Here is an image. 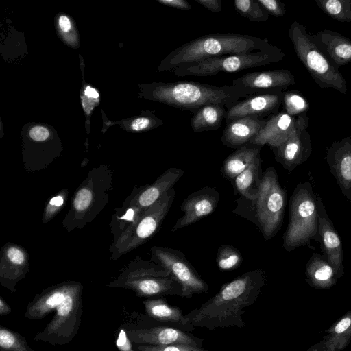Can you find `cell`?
<instances>
[{
    "label": "cell",
    "mask_w": 351,
    "mask_h": 351,
    "mask_svg": "<svg viewBox=\"0 0 351 351\" xmlns=\"http://www.w3.org/2000/svg\"><path fill=\"white\" fill-rule=\"evenodd\" d=\"M306 273L313 281L328 283L334 280L335 271L324 256L313 253L306 263Z\"/></svg>",
    "instance_id": "cell-28"
},
{
    "label": "cell",
    "mask_w": 351,
    "mask_h": 351,
    "mask_svg": "<svg viewBox=\"0 0 351 351\" xmlns=\"http://www.w3.org/2000/svg\"><path fill=\"white\" fill-rule=\"evenodd\" d=\"M234 5L237 12L252 22H265L269 14L257 0H235Z\"/></svg>",
    "instance_id": "cell-32"
},
{
    "label": "cell",
    "mask_w": 351,
    "mask_h": 351,
    "mask_svg": "<svg viewBox=\"0 0 351 351\" xmlns=\"http://www.w3.org/2000/svg\"><path fill=\"white\" fill-rule=\"evenodd\" d=\"M12 311L11 307L8 304L6 301L0 297V315L1 317L9 315Z\"/></svg>",
    "instance_id": "cell-44"
},
{
    "label": "cell",
    "mask_w": 351,
    "mask_h": 351,
    "mask_svg": "<svg viewBox=\"0 0 351 351\" xmlns=\"http://www.w3.org/2000/svg\"><path fill=\"white\" fill-rule=\"evenodd\" d=\"M58 21L60 27L63 32H66L71 29V23L67 16H61Z\"/></svg>",
    "instance_id": "cell-45"
},
{
    "label": "cell",
    "mask_w": 351,
    "mask_h": 351,
    "mask_svg": "<svg viewBox=\"0 0 351 351\" xmlns=\"http://www.w3.org/2000/svg\"><path fill=\"white\" fill-rule=\"evenodd\" d=\"M219 197V193L209 186L189 194L180 207L183 215L177 220L171 231L185 228L213 213L217 207Z\"/></svg>",
    "instance_id": "cell-13"
},
{
    "label": "cell",
    "mask_w": 351,
    "mask_h": 351,
    "mask_svg": "<svg viewBox=\"0 0 351 351\" xmlns=\"http://www.w3.org/2000/svg\"><path fill=\"white\" fill-rule=\"evenodd\" d=\"M85 95L90 98L97 99L99 97V93L98 92L93 88H91L90 86H88L85 89Z\"/></svg>",
    "instance_id": "cell-46"
},
{
    "label": "cell",
    "mask_w": 351,
    "mask_h": 351,
    "mask_svg": "<svg viewBox=\"0 0 351 351\" xmlns=\"http://www.w3.org/2000/svg\"><path fill=\"white\" fill-rule=\"evenodd\" d=\"M261 155L258 156L252 164L238 175L234 181L237 191L245 199L252 202L258 197L263 173H261Z\"/></svg>",
    "instance_id": "cell-26"
},
{
    "label": "cell",
    "mask_w": 351,
    "mask_h": 351,
    "mask_svg": "<svg viewBox=\"0 0 351 351\" xmlns=\"http://www.w3.org/2000/svg\"><path fill=\"white\" fill-rule=\"evenodd\" d=\"M63 202L64 198L62 195H58L50 200L45 210V218L46 221L50 219L55 215L62 205Z\"/></svg>",
    "instance_id": "cell-39"
},
{
    "label": "cell",
    "mask_w": 351,
    "mask_h": 351,
    "mask_svg": "<svg viewBox=\"0 0 351 351\" xmlns=\"http://www.w3.org/2000/svg\"><path fill=\"white\" fill-rule=\"evenodd\" d=\"M282 90L269 91L250 95L226 110V123L247 116L272 115L278 112L282 102Z\"/></svg>",
    "instance_id": "cell-16"
},
{
    "label": "cell",
    "mask_w": 351,
    "mask_h": 351,
    "mask_svg": "<svg viewBox=\"0 0 351 351\" xmlns=\"http://www.w3.org/2000/svg\"><path fill=\"white\" fill-rule=\"evenodd\" d=\"M162 124V121L156 118L155 117H140L134 120L131 123V128L134 131H143L147 129H149L152 127H156Z\"/></svg>",
    "instance_id": "cell-36"
},
{
    "label": "cell",
    "mask_w": 351,
    "mask_h": 351,
    "mask_svg": "<svg viewBox=\"0 0 351 351\" xmlns=\"http://www.w3.org/2000/svg\"><path fill=\"white\" fill-rule=\"evenodd\" d=\"M253 202L256 223L265 240H269L282 226L287 203L286 190L280 186L274 167L263 173L259 193Z\"/></svg>",
    "instance_id": "cell-9"
},
{
    "label": "cell",
    "mask_w": 351,
    "mask_h": 351,
    "mask_svg": "<svg viewBox=\"0 0 351 351\" xmlns=\"http://www.w3.org/2000/svg\"><path fill=\"white\" fill-rule=\"evenodd\" d=\"M261 93L234 86H217L193 81L160 82L152 86L150 95L156 101L194 113L202 106L221 104L230 108L240 99Z\"/></svg>",
    "instance_id": "cell-3"
},
{
    "label": "cell",
    "mask_w": 351,
    "mask_h": 351,
    "mask_svg": "<svg viewBox=\"0 0 351 351\" xmlns=\"http://www.w3.org/2000/svg\"><path fill=\"white\" fill-rule=\"evenodd\" d=\"M226 114L225 106L221 104L202 106L191 117V128L195 132L217 130L221 127Z\"/></svg>",
    "instance_id": "cell-27"
},
{
    "label": "cell",
    "mask_w": 351,
    "mask_h": 351,
    "mask_svg": "<svg viewBox=\"0 0 351 351\" xmlns=\"http://www.w3.org/2000/svg\"><path fill=\"white\" fill-rule=\"evenodd\" d=\"M27 271V256L21 247L11 245L3 251L0 267V282L11 292Z\"/></svg>",
    "instance_id": "cell-23"
},
{
    "label": "cell",
    "mask_w": 351,
    "mask_h": 351,
    "mask_svg": "<svg viewBox=\"0 0 351 351\" xmlns=\"http://www.w3.org/2000/svg\"><path fill=\"white\" fill-rule=\"evenodd\" d=\"M0 351H34L20 333L0 326Z\"/></svg>",
    "instance_id": "cell-30"
},
{
    "label": "cell",
    "mask_w": 351,
    "mask_h": 351,
    "mask_svg": "<svg viewBox=\"0 0 351 351\" xmlns=\"http://www.w3.org/2000/svg\"><path fill=\"white\" fill-rule=\"evenodd\" d=\"M134 348L136 351H207L201 347L186 344H171L165 346L134 344Z\"/></svg>",
    "instance_id": "cell-34"
},
{
    "label": "cell",
    "mask_w": 351,
    "mask_h": 351,
    "mask_svg": "<svg viewBox=\"0 0 351 351\" xmlns=\"http://www.w3.org/2000/svg\"><path fill=\"white\" fill-rule=\"evenodd\" d=\"M93 199L92 191L88 187L84 186L79 189L73 200L75 210L80 213L86 211L90 206Z\"/></svg>",
    "instance_id": "cell-35"
},
{
    "label": "cell",
    "mask_w": 351,
    "mask_h": 351,
    "mask_svg": "<svg viewBox=\"0 0 351 351\" xmlns=\"http://www.w3.org/2000/svg\"><path fill=\"white\" fill-rule=\"evenodd\" d=\"M327 15L341 22H351V0H315Z\"/></svg>",
    "instance_id": "cell-29"
},
{
    "label": "cell",
    "mask_w": 351,
    "mask_h": 351,
    "mask_svg": "<svg viewBox=\"0 0 351 351\" xmlns=\"http://www.w3.org/2000/svg\"><path fill=\"white\" fill-rule=\"evenodd\" d=\"M285 56V53L281 49L271 45L263 50L226 55L182 64L171 72L178 77H208L219 73H234L276 63Z\"/></svg>",
    "instance_id": "cell-7"
},
{
    "label": "cell",
    "mask_w": 351,
    "mask_h": 351,
    "mask_svg": "<svg viewBox=\"0 0 351 351\" xmlns=\"http://www.w3.org/2000/svg\"><path fill=\"white\" fill-rule=\"evenodd\" d=\"M158 3L176 9L189 10L192 5L186 0H158Z\"/></svg>",
    "instance_id": "cell-41"
},
{
    "label": "cell",
    "mask_w": 351,
    "mask_h": 351,
    "mask_svg": "<svg viewBox=\"0 0 351 351\" xmlns=\"http://www.w3.org/2000/svg\"><path fill=\"white\" fill-rule=\"evenodd\" d=\"M108 286L132 289L138 297H182V287L171 273L159 263L147 261H138Z\"/></svg>",
    "instance_id": "cell-8"
},
{
    "label": "cell",
    "mask_w": 351,
    "mask_h": 351,
    "mask_svg": "<svg viewBox=\"0 0 351 351\" xmlns=\"http://www.w3.org/2000/svg\"><path fill=\"white\" fill-rule=\"evenodd\" d=\"M143 304L146 314L158 322L189 332L195 328L188 322L181 309L169 304L162 298L147 299L143 301Z\"/></svg>",
    "instance_id": "cell-24"
},
{
    "label": "cell",
    "mask_w": 351,
    "mask_h": 351,
    "mask_svg": "<svg viewBox=\"0 0 351 351\" xmlns=\"http://www.w3.org/2000/svg\"><path fill=\"white\" fill-rule=\"evenodd\" d=\"M49 136V130L43 126H35L29 130V136L36 141H43Z\"/></svg>",
    "instance_id": "cell-40"
},
{
    "label": "cell",
    "mask_w": 351,
    "mask_h": 351,
    "mask_svg": "<svg viewBox=\"0 0 351 351\" xmlns=\"http://www.w3.org/2000/svg\"><path fill=\"white\" fill-rule=\"evenodd\" d=\"M184 174V171L170 167L151 185L142 190L132 201L131 208L141 217L143 213L171 189Z\"/></svg>",
    "instance_id": "cell-20"
},
{
    "label": "cell",
    "mask_w": 351,
    "mask_h": 351,
    "mask_svg": "<svg viewBox=\"0 0 351 351\" xmlns=\"http://www.w3.org/2000/svg\"><path fill=\"white\" fill-rule=\"evenodd\" d=\"M266 120L258 116H247L226 123L221 141L223 145L238 149L249 143L264 128Z\"/></svg>",
    "instance_id": "cell-22"
},
{
    "label": "cell",
    "mask_w": 351,
    "mask_h": 351,
    "mask_svg": "<svg viewBox=\"0 0 351 351\" xmlns=\"http://www.w3.org/2000/svg\"><path fill=\"white\" fill-rule=\"evenodd\" d=\"M262 147L247 143L228 156L221 167L223 176L230 180L245 170L261 155Z\"/></svg>",
    "instance_id": "cell-25"
},
{
    "label": "cell",
    "mask_w": 351,
    "mask_h": 351,
    "mask_svg": "<svg viewBox=\"0 0 351 351\" xmlns=\"http://www.w3.org/2000/svg\"><path fill=\"white\" fill-rule=\"evenodd\" d=\"M282 104L283 112L292 117L307 114L309 108L307 100L296 90L284 91Z\"/></svg>",
    "instance_id": "cell-33"
},
{
    "label": "cell",
    "mask_w": 351,
    "mask_h": 351,
    "mask_svg": "<svg viewBox=\"0 0 351 351\" xmlns=\"http://www.w3.org/2000/svg\"><path fill=\"white\" fill-rule=\"evenodd\" d=\"M195 1L210 12L219 13L222 10L221 0H195Z\"/></svg>",
    "instance_id": "cell-42"
},
{
    "label": "cell",
    "mask_w": 351,
    "mask_h": 351,
    "mask_svg": "<svg viewBox=\"0 0 351 351\" xmlns=\"http://www.w3.org/2000/svg\"><path fill=\"white\" fill-rule=\"evenodd\" d=\"M295 76L287 69L247 73L232 81V86L259 93L282 90L295 84Z\"/></svg>",
    "instance_id": "cell-19"
},
{
    "label": "cell",
    "mask_w": 351,
    "mask_h": 351,
    "mask_svg": "<svg viewBox=\"0 0 351 351\" xmlns=\"http://www.w3.org/2000/svg\"><path fill=\"white\" fill-rule=\"evenodd\" d=\"M175 195L174 189H171L149 207L136 222L130 225L116 241L113 255L121 256L149 239L160 228Z\"/></svg>",
    "instance_id": "cell-10"
},
{
    "label": "cell",
    "mask_w": 351,
    "mask_h": 351,
    "mask_svg": "<svg viewBox=\"0 0 351 351\" xmlns=\"http://www.w3.org/2000/svg\"><path fill=\"white\" fill-rule=\"evenodd\" d=\"M242 261L240 252L230 245H222L217 250L216 263L221 271L234 270L241 265Z\"/></svg>",
    "instance_id": "cell-31"
},
{
    "label": "cell",
    "mask_w": 351,
    "mask_h": 351,
    "mask_svg": "<svg viewBox=\"0 0 351 351\" xmlns=\"http://www.w3.org/2000/svg\"><path fill=\"white\" fill-rule=\"evenodd\" d=\"M289 219L282 246L288 252L308 245L311 239L320 243L317 194L308 182L297 184L289 201Z\"/></svg>",
    "instance_id": "cell-5"
},
{
    "label": "cell",
    "mask_w": 351,
    "mask_h": 351,
    "mask_svg": "<svg viewBox=\"0 0 351 351\" xmlns=\"http://www.w3.org/2000/svg\"><path fill=\"white\" fill-rule=\"evenodd\" d=\"M261 6L275 17L283 16L286 12L285 5L278 0H257Z\"/></svg>",
    "instance_id": "cell-37"
},
{
    "label": "cell",
    "mask_w": 351,
    "mask_h": 351,
    "mask_svg": "<svg viewBox=\"0 0 351 351\" xmlns=\"http://www.w3.org/2000/svg\"><path fill=\"white\" fill-rule=\"evenodd\" d=\"M309 118L307 114L292 117L285 112L271 115L264 128L249 143L263 147L265 144L272 149L284 142L298 128L306 129Z\"/></svg>",
    "instance_id": "cell-12"
},
{
    "label": "cell",
    "mask_w": 351,
    "mask_h": 351,
    "mask_svg": "<svg viewBox=\"0 0 351 351\" xmlns=\"http://www.w3.org/2000/svg\"><path fill=\"white\" fill-rule=\"evenodd\" d=\"M266 280L262 269L249 271L221 286L217 294L199 308L186 315L193 326L216 328L237 326L245 323L242 319L245 309L254 304Z\"/></svg>",
    "instance_id": "cell-2"
},
{
    "label": "cell",
    "mask_w": 351,
    "mask_h": 351,
    "mask_svg": "<svg viewBox=\"0 0 351 351\" xmlns=\"http://www.w3.org/2000/svg\"><path fill=\"white\" fill-rule=\"evenodd\" d=\"M319 49L337 69L351 62V40L340 33L324 29L311 34Z\"/></svg>",
    "instance_id": "cell-21"
},
{
    "label": "cell",
    "mask_w": 351,
    "mask_h": 351,
    "mask_svg": "<svg viewBox=\"0 0 351 351\" xmlns=\"http://www.w3.org/2000/svg\"><path fill=\"white\" fill-rule=\"evenodd\" d=\"M325 159L351 207V136L332 142L326 149Z\"/></svg>",
    "instance_id": "cell-14"
},
{
    "label": "cell",
    "mask_w": 351,
    "mask_h": 351,
    "mask_svg": "<svg viewBox=\"0 0 351 351\" xmlns=\"http://www.w3.org/2000/svg\"><path fill=\"white\" fill-rule=\"evenodd\" d=\"M272 150L276 160L291 172L310 157L313 150L310 134L306 129H296Z\"/></svg>",
    "instance_id": "cell-18"
},
{
    "label": "cell",
    "mask_w": 351,
    "mask_h": 351,
    "mask_svg": "<svg viewBox=\"0 0 351 351\" xmlns=\"http://www.w3.org/2000/svg\"><path fill=\"white\" fill-rule=\"evenodd\" d=\"M289 38L296 56L319 88H331L347 94L343 75L319 49L305 25L293 21L289 29Z\"/></svg>",
    "instance_id": "cell-6"
},
{
    "label": "cell",
    "mask_w": 351,
    "mask_h": 351,
    "mask_svg": "<svg viewBox=\"0 0 351 351\" xmlns=\"http://www.w3.org/2000/svg\"><path fill=\"white\" fill-rule=\"evenodd\" d=\"M128 335L134 344L165 346L186 344L201 347L203 342L189 332L169 326H159L143 329H128Z\"/></svg>",
    "instance_id": "cell-15"
},
{
    "label": "cell",
    "mask_w": 351,
    "mask_h": 351,
    "mask_svg": "<svg viewBox=\"0 0 351 351\" xmlns=\"http://www.w3.org/2000/svg\"><path fill=\"white\" fill-rule=\"evenodd\" d=\"M151 251L158 263L167 269L181 285L182 297L191 298L194 294L207 292V283L198 274L180 250L154 246Z\"/></svg>",
    "instance_id": "cell-11"
},
{
    "label": "cell",
    "mask_w": 351,
    "mask_h": 351,
    "mask_svg": "<svg viewBox=\"0 0 351 351\" xmlns=\"http://www.w3.org/2000/svg\"><path fill=\"white\" fill-rule=\"evenodd\" d=\"M116 346L120 351H136L134 343L129 338L126 330L120 328L116 340Z\"/></svg>",
    "instance_id": "cell-38"
},
{
    "label": "cell",
    "mask_w": 351,
    "mask_h": 351,
    "mask_svg": "<svg viewBox=\"0 0 351 351\" xmlns=\"http://www.w3.org/2000/svg\"><path fill=\"white\" fill-rule=\"evenodd\" d=\"M351 324V320L350 318H344L341 320L335 327V332L337 333H341L345 331Z\"/></svg>",
    "instance_id": "cell-43"
},
{
    "label": "cell",
    "mask_w": 351,
    "mask_h": 351,
    "mask_svg": "<svg viewBox=\"0 0 351 351\" xmlns=\"http://www.w3.org/2000/svg\"><path fill=\"white\" fill-rule=\"evenodd\" d=\"M82 290L78 282L59 283L43 290L27 304L25 316L29 319H43L56 311L45 328L35 335L36 341L63 346L73 340L82 321Z\"/></svg>",
    "instance_id": "cell-1"
},
{
    "label": "cell",
    "mask_w": 351,
    "mask_h": 351,
    "mask_svg": "<svg viewBox=\"0 0 351 351\" xmlns=\"http://www.w3.org/2000/svg\"><path fill=\"white\" fill-rule=\"evenodd\" d=\"M318 230L324 256L333 268L335 275L343 272V250L341 237L328 217L321 197L317 195Z\"/></svg>",
    "instance_id": "cell-17"
},
{
    "label": "cell",
    "mask_w": 351,
    "mask_h": 351,
    "mask_svg": "<svg viewBox=\"0 0 351 351\" xmlns=\"http://www.w3.org/2000/svg\"><path fill=\"white\" fill-rule=\"evenodd\" d=\"M267 38L236 33H216L195 38L173 50L161 62L160 71L171 72L185 64L230 54L269 48Z\"/></svg>",
    "instance_id": "cell-4"
}]
</instances>
